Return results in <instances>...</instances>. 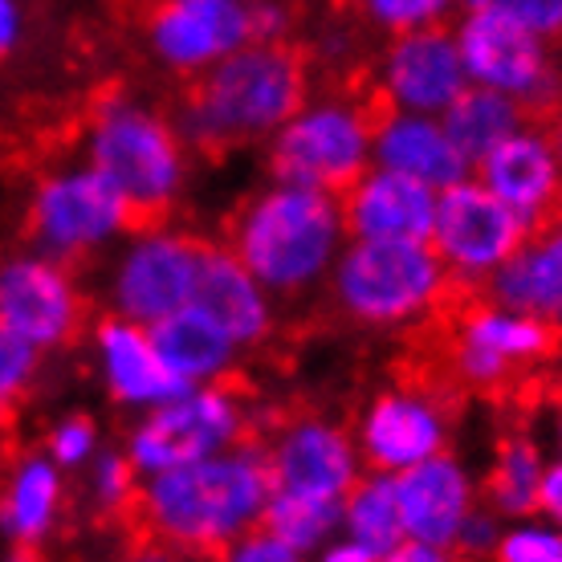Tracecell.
Returning a JSON list of instances; mask_svg holds the SVG:
<instances>
[{"instance_id": "cell-45", "label": "cell", "mask_w": 562, "mask_h": 562, "mask_svg": "<svg viewBox=\"0 0 562 562\" xmlns=\"http://www.w3.org/2000/svg\"><path fill=\"white\" fill-rule=\"evenodd\" d=\"M559 216H562V212H559Z\"/></svg>"}, {"instance_id": "cell-37", "label": "cell", "mask_w": 562, "mask_h": 562, "mask_svg": "<svg viewBox=\"0 0 562 562\" xmlns=\"http://www.w3.org/2000/svg\"><path fill=\"white\" fill-rule=\"evenodd\" d=\"M502 526L506 518H497L490 506H477L464 521L461 538H457V554H469V559H485L497 550V538H502Z\"/></svg>"}, {"instance_id": "cell-24", "label": "cell", "mask_w": 562, "mask_h": 562, "mask_svg": "<svg viewBox=\"0 0 562 562\" xmlns=\"http://www.w3.org/2000/svg\"><path fill=\"white\" fill-rule=\"evenodd\" d=\"M66 509V469L29 452L0 473V538L13 550H42L54 538Z\"/></svg>"}, {"instance_id": "cell-4", "label": "cell", "mask_w": 562, "mask_h": 562, "mask_svg": "<svg viewBox=\"0 0 562 562\" xmlns=\"http://www.w3.org/2000/svg\"><path fill=\"white\" fill-rule=\"evenodd\" d=\"M326 281L338 314L367 330L420 326L457 297V281L428 240L351 237Z\"/></svg>"}, {"instance_id": "cell-36", "label": "cell", "mask_w": 562, "mask_h": 562, "mask_svg": "<svg viewBox=\"0 0 562 562\" xmlns=\"http://www.w3.org/2000/svg\"><path fill=\"white\" fill-rule=\"evenodd\" d=\"M99 449H102L99 424L90 420V416H61L49 428V436H45V457H54L66 473L86 469V464L99 457Z\"/></svg>"}, {"instance_id": "cell-13", "label": "cell", "mask_w": 562, "mask_h": 562, "mask_svg": "<svg viewBox=\"0 0 562 562\" xmlns=\"http://www.w3.org/2000/svg\"><path fill=\"white\" fill-rule=\"evenodd\" d=\"M392 477L404 535H408L400 562H440L457 554L464 521L481 506L477 477L469 473V464H461L445 449L404 473H392Z\"/></svg>"}, {"instance_id": "cell-9", "label": "cell", "mask_w": 562, "mask_h": 562, "mask_svg": "<svg viewBox=\"0 0 562 562\" xmlns=\"http://www.w3.org/2000/svg\"><path fill=\"white\" fill-rule=\"evenodd\" d=\"M554 351H559L554 326L485 294L457 310L449 338V375L464 392H502L518 375L550 363Z\"/></svg>"}, {"instance_id": "cell-21", "label": "cell", "mask_w": 562, "mask_h": 562, "mask_svg": "<svg viewBox=\"0 0 562 562\" xmlns=\"http://www.w3.org/2000/svg\"><path fill=\"white\" fill-rule=\"evenodd\" d=\"M436 188L412 180L404 171L371 168L342 192L347 233L359 240H428L436 216Z\"/></svg>"}, {"instance_id": "cell-42", "label": "cell", "mask_w": 562, "mask_h": 562, "mask_svg": "<svg viewBox=\"0 0 562 562\" xmlns=\"http://www.w3.org/2000/svg\"><path fill=\"white\" fill-rule=\"evenodd\" d=\"M547 135H550V143H554L559 159H562V106H559V111L547 114Z\"/></svg>"}, {"instance_id": "cell-30", "label": "cell", "mask_w": 562, "mask_h": 562, "mask_svg": "<svg viewBox=\"0 0 562 562\" xmlns=\"http://www.w3.org/2000/svg\"><path fill=\"white\" fill-rule=\"evenodd\" d=\"M261 526L294 550L297 559L306 554H323L330 538H338L342 526V502H323V497H302V493H281L269 490Z\"/></svg>"}, {"instance_id": "cell-16", "label": "cell", "mask_w": 562, "mask_h": 562, "mask_svg": "<svg viewBox=\"0 0 562 562\" xmlns=\"http://www.w3.org/2000/svg\"><path fill=\"white\" fill-rule=\"evenodd\" d=\"M143 37L164 70L196 78L254 42L249 0H151Z\"/></svg>"}, {"instance_id": "cell-39", "label": "cell", "mask_w": 562, "mask_h": 562, "mask_svg": "<svg viewBox=\"0 0 562 562\" xmlns=\"http://www.w3.org/2000/svg\"><path fill=\"white\" fill-rule=\"evenodd\" d=\"M249 25H254V42H285L294 13L285 0H249Z\"/></svg>"}, {"instance_id": "cell-43", "label": "cell", "mask_w": 562, "mask_h": 562, "mask_svg": "<svg viewBox=\"0 0 562 562\" xmlns=\"http://www.w3.org/2000/svg\"><path fill=\"white\" fill-rule=\"evenodd\" d=\"M550 440H554V457H562V400L550 412Z\"/></svg>"}, {"instance_id": "cell-2", "label": "cell", "mask_w": 562, "mask_h": 562, "mask_svg": "<svg viewBox=\"0 0 562 562\" xmlns=\"http://www.w3.org/2000/svg\"><path fill=\"white\" fill-rule=\"evenodd\" d=\"M310 99V66L285 42H249L196 74L180 111V135L196 151L261 143Z\"/></svg>"}, {"instance_id": "cell-20", "label": "cell", "mask_w": 562, "mask_h": 562, "mask_svg": "<svg viewBox=\"0 0 562 562\" xmlns=\"http://www.w3.org/2000/svg\"><path fill=\"white\" fill-rule=\"evenodd\" d=\"M90 351H94V367H99L102 387L123 408L147 412L188 387L164 363V355H159V347H155L151 338V326L135 323V318L106 314L94 326V335H90Z\"/></svg>"}, {"instance_id": "cell-28", "label": "cell", "mask_w": 562, "mask_h": 562, "mask_svg": "<svg viewBox=\"0 0 562 562\" xmlns=\"http://www.w3.org/2000/svg\"><path fill=\"white\" fill-rule=\"evenodd\" d=\"M547 473V452L530 432L502 436L490 452V464L477 477L481 506H490L497 518H526L538 514V493Z\"/></svg>"}, {"instance_id": "cell-14", "label": "cell", "mask_w": 562, "mask_h": 562, "mask_svg": "<svg viewBox=\"0 0 562 562\" xmlns=\"http://www.w3.org/2000/svg\"><path fill=\"white\" fill-rule=\"evenodd\" d=\"M452 412L428 383H395L371 395L355 420V445L367 469L404 473L449 449Z\"/></svg>"}, {"instance_id": "cell-25", "label": "cell", "mask_w": 562, "mask_h": 562, "mask_svg": "<svg viewBox=\"0 0 562 562\" xmlns=\"http://www.w3.org/2000/svg\"><path fill=\"white\" fill-rule=\"evenodd\" d=\"M485 294L535 314L562 335V216L526 237L518 254L485 281Z\"/></svg>"}, {"instance_id": "cell-41", "label": "cell", "mask_w": 562, "mask_h": 562, "mask_svg": "<svg viewBox=\"0 0 562 562\" xmlns=\"http://www.w3.org/2000/svg\"><path fill=\"white\" fill-rule=\"evenodd\" d=\"M25 37V13L21 0H0V57H9Z\"/></svg>"}, {"instance_id": "cell-31", "label": "cell", "mask_w": 562, "mask_h": 562, "mask_svg": "<svg viewBox=\"0 0 562 562\" xmlns=\"http://www.w3.org/2000/svg\"><path fill=\"white\" fill-rule=\"evenodd\" d=\"M493 559L502 562H562V526H554L542 514L509 518L502 526Z\"/></svg>"}, {"instance_id": "cell-34", "label": "cell", "mask_w": 562, "mask_h": 562, "mask_svg": "<svg viewBox=\"0 0 562 562\" xmlns=\"http://www.w3.org/2000/svg\"><path fill=\"white\" fill-rule=\"evenodd\" d=\"M37 367H42V351L29 347L9 326H0V424L21 408L29 387L37 383Z\"/></svg>"}, {"instance_id": "cell-1", "label": "cell", "mask_w": 562, "mask_h": 562, "mask_svg": "<svg viewBox=\"0 0 562 562\" xmlns=\"http://www.w3.org/2000/svg\"><path fill=\"white\" fill-rule=\"evenodd\" d=\"M269 490L266 449L240 440L233 449L143 477L131 514L164 550L225 554L245 530L261 526Z\"/></svg>"}, {"instance_id": "cell-18", "label": "cell", "mask_w": 562, "mask_h": 562, "mask_svg": "<svg viewBox=\"0 0 562 562\" xmlns=\"http://www.w3.org/2000/svg\"><path fill=\"white\" fill-rule=\"evenodd\" d=\"M266 461L273 490L323 497V502H342L367 469L355 432L323 416H294L281 424L266 445Z\"/></svg>"}, {"instance_id": "cell-44", "label": "cell", "mask_w": 562, "mask_h": 562, "mask_svg": "<svg viewBox=\"0 0 562 562\" xmlns=\"http://www.w3.org/2000/svg\"><path fill=\"white\" fill-rule=\"evenodd\" d=\"M4 464H9V440H4V428H0V473H4Z\"/></svg>"}, {"instance_id": "cell-8", "label": "cell", "mask_w": 562, "mask_h": 562, "mask_svg": "<svg viewBox=\"0 0 562 562\" xmlns=\"http://www.w3.org/2000/svg\"><path fill=\"white\" fill-rule=\"evenodd\" d=\"M249 432V408L225 380L192 383L171 400L143 412V420L127 436V457L139 477L200 461L221 449L240 445Z\"/></svg>"}, {"instance_id": "cell-6", "label": "cell", "mask_w": 562, "mask_h": 562, "mask_svg": "<svg viewBox=\"0 0 562 562\" xmlns=\"http://www.w3.org/2000/svg\"><path fill=\"white\" fill-rule=\"evenodd\" d=\"M371 143L375 106L359 94H323L302 102L269 135V168L273 180L306 183L342 196L375 164Z\"/></svg>"}, {"instance_id": "cell-15", "label": "cell", "mask_w": 562, "mask_h": 562, "mask_svg": "<svg viewBox=\"0 0 562 562\" xmlns=\"http://www.w3.org/2000/svg\"><path fill=\"white\" fill-rule=\"evenodd\" d=\"M82 323L86 302L66 261L42 249L0 261V326L45 355L70 347Z\"/></svg>"}, {"instance_id": "cell-32", "label": "cell", "mask_w": 562, "mask_h": 562, "mask_svg": "<svg viewBox=\"0 0 562 562\" xmlns=\"http://www.w3.org/2000/svg\"><path fill=\"white\" fill-rule=\"evenodd\" d=\"M461 9V0H359V13L380 33H408V29L449 25V16Z\"/></svg>"}, {"instance_id": "cell-26", "label": "cell", "mask_w": 562, "mask_h": 562, "mask_svg": "<svg viewBox=\"0 0 562 562\" xmlns=\"http://www.w3.org/2000/svg\"><path fill=\"white\" fill-rule=\"evenodd\" d=\"M151 338L159 355H164V363L171 367V375L180 383H216L225 380L228 371L237 367V355L240 347L233 338L221 330V326L212 323L204 310H196L192 302L168 318H159L151 323Z\"/></svg>"}, {"instance_id": "cell-22", "label": "cell", "mask_w": 562, "mask_h": 562, "mask_svg": "<svg viewBox=\"0 0 562 562\" xmlns=\"http://www.w3.org/2000/svg\"><path fill=\"white\" fill-rule=\"evenodd\" d=\"M273 302L278 297L249 273V266L228 245L225 249L221 245L204 249L192 306L204 310L240 351H254V347H261L273 335Z\"/></svg>"}, {"instance_id": "cell-5", "label": "cell", "mask_w": 562, "mask_h": 562, "mask_svg": "<svg viewBox=\"0 0 562 562\" xmlns=\"http://www.w3.org/2000/svg\"><path fill=\"white\" fill-rule=\"evenodd\" d=\"M86 164L123 192L139 221H159L188 180V143L180 127L139 99L106 94L86 123Z\"/></svg>"}, {"instance_id": "cell-7", "label": "cell", "mask_w": 562, "mask_h": 562, "mask_svg": "<svg viewBox=\"0 0 562 562\" xmlns=\"http://www.w3.org/2000/svg\"><path fill=\"white\" fill-rule=\"evenodd\" d=\"M139 216L94 164H66L29 196V237L57 261H82L127 237Z\"/></svg>"}, {"instance_id": "cell-10", "label": "cell", "mask_w": 562, "mask_h": 562, "mask_svg": "<svg viewBox=\"0 0 562 562\" xmlns=\"http://www.w3.org/2000/svg\"><path fill=\"white\" fill-rule=\"evenodd\" d=\"M530 233L535 228L493 196L477 176H464L440 188L428 245L457 285H485L526 245Z\"/></svg>"}, {"instance_id": "cell-12", "label": "cell", "mask_w": 562, "mask_h": 562, "mask_svg": "<svg viewBox=\"0 0 562 562\" xmlns=\"http://www.w3.org/2000/svg\"><path fill=\"white\" fill-rule=\"evenodd\" d=\"M204 249V240L155 221L151 228L131 233L111 269V314L151 326L183 310L196 294Z\"/></svg>"}, {"instance_id": "cell-38", "label": "cell", "mask_w": 562, "mask_h": 562, "mask_svg": "<svg viewBox=\"0 0 562 562\" xmlns=\"http://www.w3.org/2000/svg\"><path fill=\"white\" fill-rule=\"evenodd\" d=\"M225 559H237V562H297V554L285 542H281L273 530L266 526H254V530H245V535L225 550Z\"/></svg>"}, {"instance_id": "cell-17", "label": "cell", "mask_w": 562, "mask_h": 562, "mask_svg": "<svg viewBox=\"0 0 562 562\" xmlns=\"http://www.w3.org/2000/svg\"><path fill=\"white\" fill-rule=\"evenodd\" d=\"M469 86L457 33L449 25L392 33L375 61V102L380 111L445 114Z\"/></svg>"}, {"instance_id": "cell-19", "label": "cell", "mask_w": 562, "mask_h": 562, "mask_svg": "<svg viewBox=\"0 0 562 562\" xmlns=\"http://www.w3.org/2000/svg\"><path fill=\"white\" fill-rule=\"evenodd\" d=\"M473 176L530 228L550 225L562 212V159L547 127L521 123L514 135L481 155Z\"/></svg>"}, {"instance_id": "cell-33", "label": "cell", "mask_w": 562, "mask_h": 562, "mask_svg": "<svg viewBox=\"0 0 562 562\" xmlns=\"http://www.w3.org/2000/svg\"><path fill=\"white\" fill-rule=\"evenodd\" d=\"M90 469V497L102 514H131L139 497V469L131 464L127 452H102L86 464Z\"/></svg>"}, {"instance_id": "cell-35", "label": "cell", "mask_w": 562, "mask_h": 562, "mask_svg": "<svg viewBox=\"0 0 562 562\" xmlns=\"http://www.w3.org/2000/svg\"><path fill=\"white\" fill-rule=\"evenodd\" d=\"M461 9L514 21L538 37H547V42L562 37V0H461Z\"/></svg>"}, {"instance_id": "cell-23", "label": "cell", "mask_w": 562, "mask_h": 562, "mask_svg": "<svg viewBox=\"0 0 562 562\" xmlns=\"http://www.w3.org/2000/svg\"><path fill=\"white\" fill-rule=\"evenodd\" d=\"M371 155L380 168L404 171L428 188H449V183L473 176L469 155L457 147L440 114H412V111H380L375 106V143Z\"/></svg>"}, {"instance_id": "cell-27", "label": "cell", "mask_w": 562, "mask_h": 562, "mask_svg": "<svg viewBox=\"0 0 562 562\" xmlns=\"http://www.w3.org/2000/svg\"><path fill=\"white\" fill-rule=\"evenodd\" d=\"M338 535L351 538L355 547H363L371 562H400V550L408 547V535H404L392 473L363 469V477L355 481L347 497H342Z\"/></svg>"}, {"instance_id": "cell-3", "label": "cell", "mask_w": 562, "mask_h": 562, "mask_svg": "<svg viewBox=\"0 0 562 562\" xmlns=\"http://www.w3.org/2000/svg\"><path fill=\"white\" fill-rule=\"evenodd\" d=\"M347 240L342 200L290 180L245 200L228 228V249L273 297H302L323 285Z\"/></svg>"}, {"instance_id": "cell-29", "label": "cell", "mask_w": 562, "mask_h": 562, "mask_svg": "<svg viewBox=\"0 0 562 562\" xmlns=\"http://www.w3.org/2000/svg\"><path fill=\"white\" fill-rule=\"evenodd\" d=\"M440 119H445L449 135L457 139V147L469 155V164H477L490 147H497L506 135H514L530 119V111L509 99V94H497L490 86L469 82Z\"/></svg>"}, {"instance_id": "cell-11", "label": "cell", "mask_w": 562, "mask_h": 562, "mask_svg": "<svg viewBox=\"0 0 562 562\" xmlns=\"http://www.w3.org/2000/svg\"><path fill=\"white\" fill-rule=\"evenodd\" d=\"M457 49H461L469 82L490 86L497 94H509L530 114H542L562 106V78L550 54V42L530 29L502 21L490 13H469L457 21Z\"/></svg>"}, {"instance_id": "cell-40", "label": "cell", "mask_w": 562, "mask_h": 562, "mask_svg": "<svg viewBox=\"0 0 562 562\" xmlns=\"http://www.w3.org/2000/svg\"><path fill=\"white\" fill-rule=\"evenodd\" d=\"M538 514L550 518L554 526H562V457L547 461L542 473V493H538Z\"/></svg>"}]
</instances>
